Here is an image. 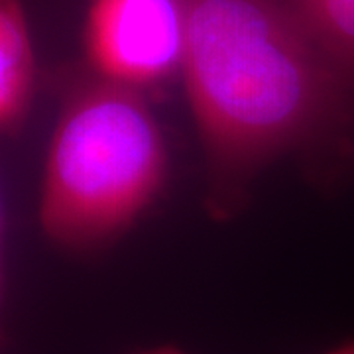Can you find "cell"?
Listing matches in <instances>:
<instances>
[{"label": "cell", "instance_id": "1", "mask_svg": "<svg viewBox=\"0 0 354 354\" xmlns=\"http://www.w3.org/2000/svg\"><path fill=\"white\" fill-rule=\"evenodd\" d=\"M181 73L207 171V211L227 218L268 165L301 150L354 158V77L307 34L290 0H183Z\"/></svg>", "mask_w": 354, "mask_h": 354}, {"label": "cell", "instance_id": "2", "mask_svg": "<svg viewBox=\"0 0 354 354\" xmlns=\"http://www.w3.org/2000/svg\"><path fill=\"white\" fill-rule=\"evenodd\" d=\"M169 152L146 93L93 77L71 93L51 136L39 227L73 252L134 227L162 195Z\"/></svg>", "mask_w": 354, "mask_h": 354}, {"label": "cell", "instance_id": "3", "mask_svg": "<svg viewBox=\"0 0 354 354\" xmlns=\"http://www.w3.org/2000/svg\"><path fill=\"white\" fill-rule=\"evenodd\" d=\"M83 50L93 77L146 93L181 73L183 0H88Z\"/></svg>", "mask_w": 354, "mask_h": 354}, {"label": "cell", "instance_id": "4", "mask_svg": "<svg viewBox=\"0 0 354 354\" xmlns=\"http://www.w3.org/2000/svg\"><path fill=\"white\" fill-rule=\"evenodd\" d=\"M36 88V57L20 0H0V134L24 122Z\"/></svg>", "mask_w": 354, "mask_h": 354}, {"label": "cell", "instance_id": "5", "mask_svg": "<svg viewBox=\"0 0 354 354\" xmlns=\"http://www.w3.org/2000/svg\"><path fill=\"white\" fill-rule=\"evenodd\" d=\"M307 34L354 77V0H290Z\"/></svg>", "mask_w": 354, "mask_h": 354}, {"label": "cell", "instance_id": "6", "mask_svg": "<svg viewBox=\"0 0 354 354\" xmlns=\"http://www.w3.org/2000/svg\"><path fill=\"white\" fill-rule=\"evenodd\" d=\"M132 354H189L181 348H177L174 344H158V346H148V348H140Z\"/></svg>", "mask_w": 354, "mask_h": 354}, {"label": "cell", "instance_id": "7", "mask_svg": "<svg viewBox=\"0 0 354 354\" xmlns=\"http://www.w3.org/2000/svg\"><path fill=\"white\" fill-rule=\"evenodd\" d=\"M323 354H354V337L339 342L337 346H333V348H329L327 353Z\"/></svg>", "mask_w": 354, "mask_h": 354}, {"label": "cell", "instance_id": "8", "mask_svg": "<svg viewBox=\"0 0 354 354\" xmlns=\"http://www.w3.org/2000/svg\"><path fill=\"white\" fill-rule=\"evenodd\" d=\"M0 299H2V211H0Z\"/></svg>", "mask_w": 354, "mask_h": 354}]
</instances>
